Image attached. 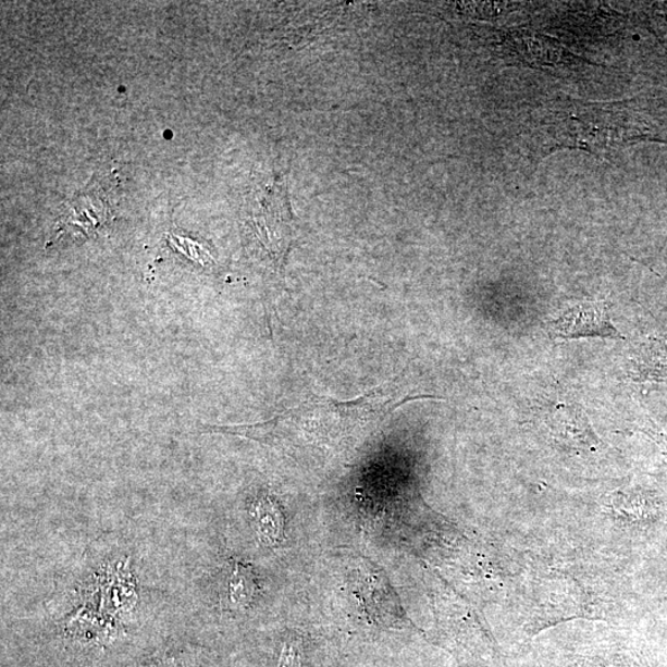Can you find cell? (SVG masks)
Segmentation results:
<instances>
[{
  "label": "cell",
  "instance_id": "52a82bcc",
  "mask_svg": "<svg viewBox=\"0 0 667 667\" xmlns=\"http://www.w3.org/2000/svg\"><path fill=\"white\" fill-rule=\"evenodd\" d=\"M254 596V581L250 573L235 565L227 576V598L232 607L244 608Z\"/></svg>",
  "mask_w": 667,
  "mask_h": 667
},
{
  "label": "cell",
  "instance_id": "3957f363",
  "mask_svg": "<svg viewBox=\"0 0 667 667\" xmlns=\"http://www.w3.org/2000/svg\"><path fill=\"white\" fill-rule=\"evenodd\" d=\"M498 52L507 62L534 69L571 66L583 60L573 57L561 44L528 30H510L498 44Z\"/></svg>",
  "mask_w": 667,
  "mask_h": 667
},
{
  "label": "cell",
  "instance_id": "5b68a950",
  "mask_svg": "<svg viewBox=\"0 0 667 667\" xmlns=\"http://www.w3.org/2000/svg\"><path fill=\"white\" fill-rule=\"evenodd\" d=\"M542 420L557 442L578 447H593L598 439L583 409L572 402H556L542 409Z\"/></svg>",
  "mask_w": 667,
  "mask_h": 667
},
{
  "label": "cell",
  "instance_id": "ba28073f",
  "mask_svg": "<svg viewBox=\"0 0 667 667\" xmlns=\"http://www.w3.org/2000/svg\"><path fill=\"white\" fill-rule=\"evenodd\" d=\"M641 431L651 437L656 445H659L660 449L667 455V435L662 433L659 429L654 425V423H651V420H649V422L641 428Z\"/></svg>",
  "mask_w": 667,
  "mask_h": 667
},
{
  "label": "cell",
  "instance_id": "277c9868",
  "mask_svg": "<svg viewBox=\"0 0 667 667\" xmlns=\"http://www.w3.org/2000/svg\"><path fill=\"white\" fill-rule=\"evenodd\" d=\"M553 339H579V337H614L621 339V334L610 321L608 306L605 301H582L570 307L551 325Z\"/></svg>",
  "mask_w": 667,
  "mask_h": 667
},
{
  "label": "cell",
  "instance_id": "6da1fadb",
  "mask_svg": "<svg viewBox=\"0 0 667 667\" xmlns=\"http://www.w3.org/2000/svg\"><path fill=\"white\" fill-rule=\"evenodd\" d=\"M536 133L546 155L579 149L605 158L629 144L655 140L643 119L621 103H563L543 118Z\"/></svg>",
  "mask_w": 667,
  "mask_h": 667
},
{
  "label": "cell",
  "instance_id": "7a4b0ae2",
  "mask_svg": "<svg viewBox=\"0 0 667 667\" xmlns=\"http://www.w3.org/2000/svg\"><path fill=\"white\" fill-rule=\"evenodd\" d=\"M423 398L436 397L402 396L395 382H388L368 395L351 400L313 396L307 400L305 408L301 407V412H305V431L323 442H334L380 422L409 400Z\"/></svg>",
  "mask_w": 667,
  "mask_h": 667
},
{
  "label": "cell",
  "instance_id": "8992f818",
  "mask_svg": "<svg viewBox=\"0 0 667 667\" xmlns=\"http://www.w3.org/2000/svg\"><path fill=\"white\" fill-rule=\"evenodd\" d=\"M629 376L635 382L667 380V337L649 336L634 347Z\"/></svg>",
  "mask_w": 667,
  "mask_h": 667
}]
</instances>
